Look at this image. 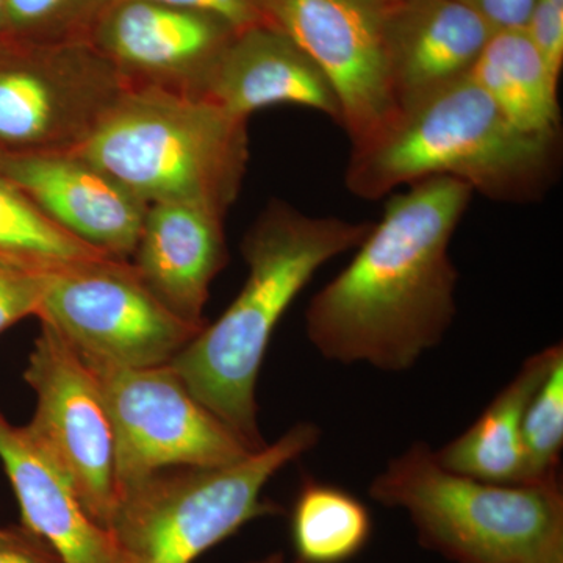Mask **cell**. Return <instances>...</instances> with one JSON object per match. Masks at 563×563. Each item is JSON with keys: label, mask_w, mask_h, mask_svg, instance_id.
Wrapping results in <instances>:
<instances>
[{"label": "cell", "mask_w": 563, "mask_h": 563, "mask_svg": "<svg viewBox=\"0 0 563 563\" xmlns=\"http://www.w3.org/2000/svg\"><path fill=\"white\" fill-rule=\"evenodd\" d=\"M473 192L439 176L391 196L350 265L307 307V339L318 354L402 373L443 342L457 314L450 244Z\"/></svg>", "instance_id": "1"}, {"label": "cell", "mask_w": 563, "mask_h": 563, "mask_svg": "<svg viewBox=\"0 0 563 563\" xmlns=\"http://www.w3.org/2000/svg\"><path fill=\"white\" fill-rule=\"evenodd\" d=\"M373 224L310 217L272 199L240 246L247 266L242 291L169 363L195 398L251 451L268 444L258 426L257 383L277 324L314 273L355 250Z\"/></svg>", "instance_id": "2"}, {"label": "cell", "mask_w": 563, "mask_h": 563, "mask_svg": "<svg viewBox=\"0 0 563 563\" xmlns=\"http://www.w3.org/2000/svg\"><path fill=\"white\" fill-rule=\"evenodd\" d=\"M561 133L515 129L470 77L402 114L390 131L351 151L347 190L377 201L402 185L453 177L496 202L543 199L561 169Z\"/></svg>", "instance_id": "3"}, {"label": "cell", "mask_w": 563, "mask_h": 563, "mask_svg": "<svg viewBox=\"0 0 563 563\" xmlns=\"http://www.w3.org/2000/svg\"><path fill=\"white\" fill-rule=\"evenodd\" d=\"M73 152L147 206L188 203L225 217L247 172V120L206 99L128 90Z\"/></svg>", "instance_id": "4"}, {"label": "cell", "mask_w": 563, "mask_h": 563, "mask_svg": "<svg viewBox=\"0 0 563 563\" xmlns=\"http://www.w3.org/2000/svg\"><path fill=\"white\" fill-rule=\"evenodd\" d=\"M409 515L422 548L453 563H563L561 485L484 483L450 472L415 442L368 488Z\"/></svg>", "instance_id": "5"}, {"label": "cell", "mask_w": 563, "mask_h": 563, "mask_svg": "<svg viewBox=\"0 0 563 563\" xmlns=\"http://www.w3.org/2000/svg\"><path fill=\"white\" fill-rule=\"evenodd\" d=\"M320 440V426L302 421L231 465L163 470L124 488L107 526L121 562L192 563L250 521L279 514L263 498L266 484Z\"/></svg>", "instance_id": "6"}, {"label": "cell", "mask_w": 563, "mask_h": 563, "mask_svg": "<svg viewBox=\"0 0 563 563\" xmlns=\"http://www.w3.org/2000/svg\"><path fill=\"white\" fill-rule=\"evenodd\" d=\"M36 318L81 357L129 368L168 365L206 328L173 313L131 262L113 257L51 273Z\"/></svg>", "instance_id": "7"}, {"label": "cell", "mask_w": 563, "mask_h": 563, "mask_svg": "<svg viewBox=\"0 0 563 563\" xmlns=\"http://www.w3.org/2000/svg\"><path fill=\"white\" fill-rule=\"evenodd\" d=\"M81 358L101 385L113 424L118 493L163 470L231 465L254 453L169 363L129 368Z\"/></svg>", "instance_id": "8"}, {"label": "cell", "mask_w": 563, "mask_h": 563, "mask_svg": "<svg viewBox=\"0 0 563 563\" xmlns=\"http://www.w3.org/2000/svg\"><path fill=\"white\" fill-rule=\"evenodd\" d=\"M0 43V152L79 150L128 91L91 44Z\"/></svg>", "instance_id": "9"}, {"label": "cell", "mask_w": 563, "mask_h": 563, "mask_svg": "<svg viewBox=\"0 0 563 563\" xmlns=\"http://www.w3.org/2000/svg\"><path fill=\"white\" fill-rule=\"evenodd\" d=\"M390 0H262L266 24L301 47L331 81L352 151L399 121L388 70Z\"/></svg>", "instance_id": "10"}, {"label": "cell", "mask_w": 563, "mask_h": 563, "mask_svg": "<svg viewBox=\"0 0 563 563\" xmlns=\"http://www.w3.org/2000/svg\"><path fill=\"white\" fill-rule=\"evenodd\" d=\"M24 379L36 396L24 428L65 474L92 520L107 529L118 495L117 444L95 373L60 333L41 322Z\"/></svg>", "instance_id": "11"}, {"label": "cell", "mask_w": 563, "mask_h": 563, "mask_svg": "<svg viewBox=\"0 0 563 563\" xmlns=\"http://www.w3.org/2000/svg\"><path fill=\"white\" fill-rule=\"evenodd\" d=\"M235 32L199 11L118 0L96 25L90 44L128 90L202 99L211 69Z\"/></svg>", "instance_id": "12"}, {"label": "cell", "mask_w": 563, "mask_h": 563, "mask_svg": "<svg viewBox=\"0 0 563 563\" xmlns=\"http://www.w3.org/2000/svg\"><path fill=\"white\" fill-rule=\"evenodd\" d=\"M0 177L92 250L131 261L147 203L77 152H0Z\"/></svg>", "instance_id": "13"}, {"label": "cell", "mask_w": 563, "mask_h": 563, "mask_svg": "<svg viewBox=\"0 0 563 563\" xmlns=\"http://www.w3.org/2000/svg\"><path fill=\"white\" fill-rule=\"evenodd\" d=\"M492 33L461 0H390L385 44L399 114L468 77Z\"/></svg>", "instance_id": "14"}, {"label": "cell", "mask_w": 563, "mask_h": 563, "mask_svg": "<svg viewBox=\"0 0 563 563\" xmlns=\"http://www.w3.org/2000/svg\"><path fill=\"white\" fill-rule=\"evenodd\" d=\"M202 99L243 120L266 107L290 103L342 124L331 81L301 47L268 24L233 33L211 69Z\"/></svg>", "instance_id": "15"}, {"label": "cell", "mask_w": 563, "mask_h": 563, "mask_svg": "<svg viewBox=\"0 0 563 563\" xmlns=\"http://www.w3.org/2000/svg\"><path fill=\"white\" fill-rule=\"evenodd\" d=\"M131 258L158 301L181 320L206 325L211 282L228 263L224 217L188 203H151Z\"/></svg>", "instance_id": "16"}, {"label": "cell", "mask_w": 563, "mask_h": 563, "mask_svg": "<svg viewBox=\"0 0 563 563\" xmlns=\"http://www.w3.org/2000/svg\"><path fill=\"white\" fill-rule=\"evenodd\" d=\"M0 462L20 504L22 526L63 563H122L113 537L92 520L60 468L24 426L11 424L2 413Z\"/></svg>", "instance_id": "17"}, {"label": "cell", "mask_w": 563, "mask_h": 563, "mask_svg": "<svg viewBox=\"0 0 563 563\" xmlns=\"http://www.w3.org/2000/svg\"><path fill=\"white\" fill-rule=\"evenodd\" d=\"M562 355V343H555L526 358L514 379L465 432L433 450L440 465L484 483L525 485L521 426L526 407Z\"/></svg>", "instance_id": "18"}, {"label": "cell", "mask_w": 563, "mask_h": 563, "mask_svg": "<svg viewBox=\"0 0 563 563\" xmlns=\"http://www.w3.org/2000/svg\"><path fill=\"white\" fill-rule=\"evenodd\" d=\"M468 77L518 131L529 135L561 133L559 81L525 29L493 32Z\"/></svg>", "instance_id": "19"}, {"label": "cell", "mask_w": 563, "mask_h": 563, "mask_svg": "<svg viewBox=\"0 0 563 563\" xmlns=\"http://www.w3.org/2000/svg\"><path fill=\"white\" fill-rule=\"evenodd\" d=\"M372 514L336 485L303 481L291 512L296 563H344L372 539Z\"/></svg>", "instance_id": "20"}, {"label": "cell", "mask_w": 563, "mask_h": 563, "mask_svg": "<svg viewBox=\"0 0 563 563\" xmlns=\"http://www.w3.org/2000/svg\"><path fill=\"white\" fill-rule=\"evenodd\" d=\"M0 257L52 273L109 255L63 231L0 177Z\"/></svg>", "instance_id": "21"}, {"label": "cell", "mask_w": 563, "mask_h": 563, "mask_svg": "<svg viewBox=\"0 0 563 563\" xmlns=\"http://www.w3.org/2000/svg\"><path fill=\"white\" fill-rule=\"evenodd\" d=\"M525 485H561L563 355L533 393L521 426Z\"/></svg>", "instance_id": "22"}, {"label": "cell", "mask_w": 563, "mask_h": 563, "mask_svg": "<svg viewBox=\"0 0 563 563\" xmlns=\"http://www.w3.org/2000/svg\"><path fill=\"white\" fill-rule=\"evenodd\" d=\"M114 2L118 0H5L2 38L57 44V35L85 24L88 18L101 21Z\"/></svg>", "instance_id": "23"}, {"label": "cell", "mask_w": 563, "mask_h": 563, "mask_svg": "<svg viewBox=\"0 0 563 563\" xmlns=\"http://www.w3.org/2000/svg\"><path fill=\"white\" fill-rule=\"evenodd\" d=\"M49 274L0 257V333L36 317Z\"/></svg>", "instance_id": "24"}, {"label": "cell", "mask_w": 563, "mask_h": 563, "mask_svg": "<svg viewBox=\"0 0 563 563\" xmlns=\"http://www.w3.org/2000/svg\"><path fill=\"white\" fill-rule=\"evenodd\" d=\"M525 31L551 76L559 81L563 66V5L537 0Z\"/></svg>", "instance_id": "25"}, {"label": "cell", "mask_w": 563, "mask_h": 563, "mask_svg": "<svg viewBox=\"0 0 563 563\" xmlns=\"http://www.w3.org/2000/svg\"><path fill=\"white\" fill-rule=\"evenodd\" d=\"M150 2L211 14L231 25L236 32L266 24L262 0H150Z\"/></svg>", "instance_id": "26"}, {"label": "cell", "mask_w": 563, "mask_h": 563, "mask_svg": "<svg viewBox=\"0 0 563 563\" xmlns=\"http://www.w3.org/2000/svg\"><path fill=\"white\" fill-rule=\"evenodd\" d=\"M0 563H63L38 536L21 528L0 529Z\"/></svg>", "instance_id": "27"}, {"label": "cell", "mask_w": 563, "mask_h": 563, "mask_svg": "<svg viewBox=\"0 0 563 563\" xmlns=\"http://www.w3.org/2000/svg\"><path fill=\"white\" fill-rule=\"evenodd\" d=\"M476 11L493 32L525 29L537 0H461Z\"/></svg>", "instance_id": "28"}, {"label": "cell", "mask_w": 563, "mask_h": 563, "mask_svg": "<svg viewBox=\"0 0 563 563\" xmlns=\"http://www.w3.org/2000/svg\"><path fill=\"white\" fill-rule=\"evenodd\" d=\"M251 563H285V555L282 553H274L266 555V558L261 559V561H254Z\"/></svg>", "instance_id": "29"}, {"label": "cell", "mask_w": 563, "mask_h": 563, "mask_svg": "<svg viewBox=\"0 0 563 563\" xmlns=\"http://www.w3.org/2000/svg\"><path fill=\"white\" fill-rule=\"evenodd\" d=\"M3 7H5V0H0V38L3 35Z\"/></svg>", "instance_id": "30"}]
</instances>
